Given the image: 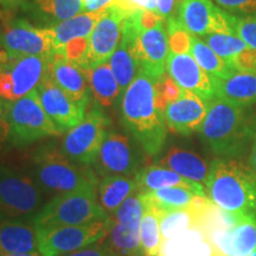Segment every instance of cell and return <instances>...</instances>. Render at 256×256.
Here are the masks:
<instances>
[{
    "label": "cell",
    "mask_w": 256,
    "mask_h": 256,
    "mask_svg": "<svg viewBox=\"0 0 256 256\" xmlns=\"http://www.w3.org/2000/svg\"><path fill=\"white\" fill-rule=\"evenodd\" d=\"M142 196V194H140ZM144 216L140 224V238L145 256H158L162 243L159 216L154 208L142 200Z\"/></svg>",
    "instance_id": "1f68e13d"
},
{
    "label": "cell",
    "mask_w": 256,
    "mask_h": 256,
    "mask_svg": "<svg viewBox=\"0 0 256 256\" xmlns=\"http://www.w3.org/2000/svg\"><path fill=\"white\" fill-rule=\"evenodd\" d=\"M214 2L229 14H256V0H214Z\"/></svg>",
    "instance_id": "f35d334b"
},
{
    "label": "cell",
    "mask_w": 256,
    "mask_h": 256,
    "mask_svg": "<svg viewBox=\"0 0 256 256\" xmlns=\"http://www.w3.org/2000/svg\"><path fill=\"white\" fill-rule=\"evenodd\" d=\"M50 58L43 56L11 58L0 50V98L12 102L36 90L48 75Z\"/></svg>",
    "instance_id": "30bf717a"
},
{
    "label": "cell",
    "mask_w": 256,
    "mask_h": 256,
    "mask_svg": "<svg viewBox=\"0 0 256 256\" xmlns=\"http://www.w3.org/2000/svg\"><path fill=\"white\" fill-rule=\"evenodd\" d=\"M110 121L98 106L90 108L84 119L63 136L60 151L72 162L90 166L98 158Z\"/></svg>",
    "instance_id": "9c48e42d"
},
{
    "label": "cell",
    "mask_w": 256,
    "mask_h": 256,
    "mask_svg": "<svg viewBox=\"0 0 256 256\" xmlns=\"http://www.w3.org/2000/svg\"><path fill=\"white\" fill-rule=\"evenodd\" d=\"M158 80L140 69L121 98L122 124L150 156H158L162 151L168 138L164 112L156 102Z\"/></svg>",
    "instance_id": "7a4b0ae2"
},
{
    "label": "cell",
    "mask_w": 256,
    "mask_h": 256,
    "mask_svg": "<svg viewBox=\"0 0 256 256\" xmlns=\"http://www.w3.org/2000/svg\"><path fill=\"white\" fill-rule=\"evenodd\" d=\"M28 2V0H0V11L2 14H8L10 11L23 8Z\"/></svg>",
    "instance_id": "f6af8a7d"
},
{
    "label": "cell",
    "mask_w": 256,
    "mask_h": 256,
    "mask_svg": "<svg viewBox=\"0 0 256 256\" xmlns=\"http://www.w3.org/2000/svg\"><path fill=\"white\" fill-rule=\"evenodd\" d=\"M110 66L122 95L140 72L139 62L133 54L130 38L124 32L119 46L110 56Z\"/></svg>",
    "instance_id": "83f0119b"
},
{
    "label": "cell",
    "mask_w": 256,
    "mask_h": 256,
    "mask_svg": "<svg viewBox=\"0 0 256 256\" xmlns=\"http://www.w3.org/2000/svg\"><path fill=\"white\" fill-rule=\"evenodd\" d=\"M100 14L101 12H95V14L83 12L50 26L55 34V55H58L72 42L89 40Z\"/></svg>",
    "instance_id": "4316f807"
},
{
    "label": "cell",
    "mask_w": 256,
    "mask_h": 256,
    "mask_svg": "<svg viewBox=\"0 0 256 256\" xmlns=\"http://www.w3.org/2000/svg\"><path fill=\"white\" fill-rule=\"evenodd\" d=\"M215 94L220 100L238 106L256 102V72L232 70L223 80H215Z\"/></svg>",
    "instance_id": "603a6c76"
},
{
    "label": "cell",
    "mask_w": 256,
    "mask_h": 256,
    "mask_svg": "<svg viewBox=\"0 0 256 256\" xmlns=\"http://www.w3.org/2000/svg\"><path fill=\"white\" fill-rule=\"evenodd\" d=\"M256 250V214L243 216L232 229L234 256H249Z\"/></svg>",
    "instance_id": "d6a6232c"
},
{
    "label": "cell",
    "mask_w": 256,
    "mask_h": 256,
    "mask_svg": "<svg viewBox=\"0 0 256 256\" xmlns=\"http://www.w3.org/2000/svg\"><path fill=\"white\" fill-rule=\"evenodd\" d=\"M140 194L144 202L154 208L158 216L168 211L188 209L194 196H197L196 192L184 188H168Z\"/></svg>",
    "instance_id": "f546056e"
},
{
    "label": "cell",
    "mask_w": 256,
    "mask_h": 256,
    "mask_svg": "<svg viewBox=\"0 0 256 256\" xmlns=\"http://www.w3.org/2000/svg\"><path fill=\"white\" fill-rule=\"evenodd\" d=\"M0 48L8 57H52L55 34L50 28H34L26 19H11L0 34Z\"/></svg>",
    "instance_id": "8fae6325"
},
{
    "label": "cell",
    "mask_w": 256,
    "mask_h": 256,
    "mask_svg": "<svg viewBox=\"0 0 256 256\" xmlns=\"http://www.w3.org/2000/svg\"><path fill=\"white\" fill-rule=\"evenodd\" d=\"M126 17V12L114 4L101 11L89 38L86 57L87 69L107 62L110 58L121 40L122 25Z\"/></svg>",
    "instance_id": "9a60e30c"
},
{
    "label": "cell",
    "mask_w": 256,
    "mask_h": 256,
    "mask_svg": "<svg viewBox=\"0 0 256 256\" xmlns=\"http://www.w3.org/2000/svg\"><path fill=\"white\" fill-rule=\"evenodd\" d=\"M107 234L106 220L82 226H55L37 230L38 250L42 256H66L98 243Z\"/></svg>",
    "instance_id": "7c38bea8"
},
{
    "label": "cell",
    "mask_w": 256,
    "mask_h": 256,
    "mask_svg": "<svg viewBox=\"0 0 256 256\" xmlns=\"http://www.w3.org/2000/svg\"><path fill=\"white\" fill-rule=\"evenodd\" d=\"M144 210L145 209H144L140 192L136 191L124 202L122 206L110 217L115 222L124 224V226L140 229V224H142V220L144 216Z\"/></svg>",
    "instance_id": "d590c367"
},
{
    "label": "cell",
    "mask_w": 256,
    "mask_h": 256,
    "mask_svg": "<svg viewBox=\"0 0 256 256\" xmlns=\"http://www.w3.org/2000/svg\"><path fill=\"white\" fill-rule=\"evenodd\" d=\"M234 32L252 50H256V14L238 16L230 14Z\"/></svg>",
    "instance_id": "74e56055"
},
{
    "label": "cell",
    "mask_w": 256,
    "mask_h": 256,
    "mask_svg": "<svg viewBox=\"0 0 256 256\" xmlns=\"http://www.w3.org/2000/svg\"><path fill=\"white\" fill-rule=\"evenodd\" d=\"M48 75L76 104L88 110L92 90L87 69L72 60L52 56L49 60Z\"/></svg>",
    "instance_id": "d6986e66"
},
{
    "label": "cell",
    "mask_w": 256,
    "mask_h": 256,
    "mask_svg": "<svg viewBox=\"0 0 256 256\" xmlns=\"http://www.w3.org/2000/svg\"><path fill=\"white\" fill-rule=\"evenodd\" d=\"M31 165L32 179L40 190L50 194H66L98 184V176L89 166L72 162L54 144L40 147L32 156Z\"/></svg>",
    "instance_id": "5b68a950"
},
{
    "label": "cell",
    "mask_w": 256,
    "mask_h": 256,
    "mask_svg": "<svg viewBox=\"0 0 256 256\" xmlns=\"http://www.w3.org/2000/svg\"><path fill=\"white\" fill-rule=\"evenodd\" d=\"M136 191V179L127 176H106L96 188V196L108 216L114 215L130 194Z\"/></svg>",
    "instance_id": "d4e9b609"
},
{
    "label": "cell",
    "mask_w": 256,
    "mask_h": 256,
    "mask_svg": "<svg viewBox=\"0 0 256 256\" xmlns=\"http://www.w3.org/2000/svg\"><path fill=\"white\" fill-rule=\"evenodd\" d=\"M204 42L226 62L228 66L244 50L248 49L247 44L236 34H211L204 36Z\"/></svg>",
    "instance_id": "836d02e7"
},
{
    "label": "cell",
    "mask_w": 256,
    "mask_h": 256,
    "mask_svg": "<svg viewBox=\"0 0 256 256\" xmlns=\"http://www.w3.org/2000/svg\"><path fill=\"white\" fill-rule=\"evenodd\" d=\"M114 5L119 6L127 14L139 11H150L156 14L158 0H115Z\"/></svg>",
    "instance_id": "ab89813d"
},
{
    "label": "cell",
    "mask_w": 256,
    "mask_h": 256,
    "mask_svg": "<svg viewBox=\"0 0 256 256\" xmlns=\"http://www.w3.org/2000/svg\"><path fill=\"white\" fill-rule=\"evenodd\" d=\"M88 80L92 96L102 107H110L121 95L110 63L104 62L88 69Z\"/></svg>",
    "instance_id": "f1b7e54d"
},
{
    "label": "cell",
    "mask_w": 256,
    "mask_h": 256,
    "mask_svg": "<svg viewBox=\"0 0 256 256\" xmlns=\"http://www.w3.org/2000/svg\"><path fill=\"white\" fill-rule=\"evenodd\" d=\"M107 212L102 209L96 196V188L57 194L42 208L34 222L37 230L55 226H82L96 220H107Z\"/></svg>",
    "instance_id": "8992f818"
},
{
    "label": "cell",
    "mask_w": 256,
    "mask_h": 256,
    "mask_svg": "<svg viewBox=\"0 0 256 256\" xmlns=\"http://www.w3.org/2000/svg\"><path fill=\"white\" fill-rule=\"evenodd\" d=\"M115 0H82V8L84 14H95L101 12L108 6L113 5Z\"/></svg>",
    "instance_id": "b9f144b4"
},
{
    "label": "cell",
    "mask_w": 256,
    "mask_h": 256,
    "mask_svg": "<svg viewBox=\"0 0 256 256\" xmlns=\"http://www.w3.org/2000/svg\"><path fill=\"white\" fill-rule=\"evenodd\" d=\"M34 92L46 113L63 132L78 126L87 114V110L76 104L49 75L44 78Z\"/></svg>",
    "instance_id": "2e32d148"
},
{
    "label": "cell",
    "mask_w": 256,
    "mask_h": 256,
    "mask_svg": "<svg viewBox=\"0 0 256 256\" xmlns=\"http://www.w3.org/2000/svg\"><path fill=\"white\" fill-rule=\"evenodd\" d=\"M180 2L182 0H158L156 14L166 20L168 17L174 14V10L178 8Z\"/></svg>",
    "instance_id": "7bdbcfd3"
},
{
    "label": "cell",
    "mask_w": 256,
    "mask_h": 256,
    "mask_svg": "<svg viewBox=\"0 0 256 256\" xmlns=\"http://www.w3.org/2000/svg\"><path fill=\"white\" fill-rule=\"evenodd\" d=\"M179 23L191 36L204 37L211 34H235L230 14L212 0H183L177 8Z\"/></svg>",
    "instance_id": "5bb4252c"
},
{
    "label": "cell",
    "mask_w": 256,
    "mask_h": 256,
    "mask_svg": "<svg viewBox=\"0 0 256 256\" xmlns=\"http://www.w3.org/2000/svg\"><path fill=\"white\" fill-rule=\"evenodd\" d=\"M66 256H112V254L104 247L98 244L96 247L80 249V250L70 252Z\"/></svg>",
    "instance_id": "ee69618b"
},
{
    "label": "cell",
    "mask_w": 256,
    "mask_h": 256,
    "mask_svg": "<svg viewBox=\"0 0 256 256\" xmlns=\"http://www.w3.org/2000/svg\"><path fill=\"white\" fill-rule=\"evenodd\" d=\"M2 256H42V254L38 252H25V254H10V255H2Z\"/></svg>",
    "instance_id": "7dc6e473"
},
{
    "label": "cell",
    "mask_w": 256,
    "mask_h": 256,
    "mask_svg": "<svg viewBox=\"0 0 256 256\" xmlns=\"http://www.w3.org/2000/svg\"><path fill=\"white\" fill-rule=\"evenodd\" d=\"M209 102L194 92L182 90L180 95L166 104L164 110L168 130L183 136L200 132L206 116Z\"/></svg>",
    "instance_id": "e0dca14e"
},
{
    "label": "cell",
    "mask_w": 256,
    "mask_h": 256,
    "mask_svg": "<svg viewBox=\"0 0 256 256\" xmlns=\"http://www.w3.org/2000/svg\"><path fill=\"white\" fill-rule=\"evenodd\" d=\"M8 101L0 98V150L8 140L10 124H8Z\"/></svg>",
    "instance_id": "60d3db41"
},
{
    "label": "cell",
    "mask_w": 256,
    "mask_h": 256,
    "mask_svg": "<svg viewBox=\"0 0 256 256\" xmlns=\"http://www.w3.org/2000/svg\"><path fill=\"white\" fill-rule=\"evenodd\" d=\"M206 192L224 211L241 216L256 214V174L241 159L217 156L210 165Z\"/></svg>",
    "instance_id": "3957f363"
},
{
    "label": "cell",
    "mask_w": 256,
    "mask_h": 256,
    "mask_svg": "<svg viewBox=\"0 0 256 256\" xmlns=\"http://www.w3.org/2000/svg\"><path fill=\"white\" fill-rule=\"evenodd\" d=\"M122 32L130 38L140 69L156 78H162L166 72L170 54L165 19L156 12H134L124 18Z\"/></svg>",
    "instance_id": "277c9868"
},
{
    "label": "cell",
    "mask_w": 256,
    "mask_h": 256,
    "mask_svg": "<svg viewBox=\"0 0 256 256\" xmlns=\"http://www.w3.org/2000/svg\"><path fill=\"white\" fill-rule=\"evenodd\" d=\"M202 142L218 158L242 159L256 138L254 106H238L212 98L200 130Z\"/></svg>",
    "instance_id": "6da1fadb"
},
{
    "label": "cell",
    "mask_w": 256,
    "mask_h": 256,
    "mask_svg": "<svg viewBox=\"0 0 256 256\" xmlns=\"http://www.w3.org/2000/svg\"><path fill=\"white\" fill-rule=\"evenodd\" d=\"M8 142L19 148L32 145L38 140L57 136L63 132L43 110L34 90L17 101H8Z\"/></svg>",
    "instance_id": "52a82bcc"
},
{
    "label": "cell",
    "mask_w": 256,
    "mask_h": 256,
    "mask_svg": "<svg viewBox=\"0 0 256 256\" xmlns=\"http://www.w3.org/2000/svg\"><path fill=\"white\" fill-rule=\"evenodd\" d=\"M42 204L40 188L30 176L0 166V218L32 222Z\"/></svg>",
    "instance_id": "ba28073f"
},
{
    "label": "cell",
    "mask_w": 256,
    "mask_h": 256,
    "mask_svg": "<svg viewBox=\"0 0 256 256\" xmlns=\"http://www.w3.org/2000/svg\"><path fill=\"white\" fill-rule=\"evenodd\" d=\"M160 230L164 240L174 238L182 235L196 226L194 212L190 209L174 210L159 215Z\"/></svg>",
    "instance_id": "e575fe53"
},
{
    "label": "cell",
    "mask_w": 256,
    "mask_h": 256,
    "mask_svg": "<svg viewBox=\"0 0 256 256\" xmlns=\"http://www.w3.org/2000/svg\"><path fill=\"white\" fill-rule=\"evenodd\" d=\"M38 252L34 222L0 218V256Z\"/></svg>",
    "instance_id": "44dd1931"
},
{
    "label": "cell",
    "mask_w": 256,
    "mask_h": 256,
    "mask_svg": "<svg viewBox=\"0 0 256 256\" xmlns=\"http://www.w3.org/2000/svg\"><path fill=\"white\" fill-rule=\"evenodd\" d=\"M166 72L182 90L194 92L206 101L216 98L215 80L198 66L188 52L170 51Z\"/></svg>",
    "instance_id": "ac0fdd59"
},
{
    "label": "cell",
    "mask_w": 256,
    "mask_h": 256,
    "mask_svg": "<svg viewBox=\"0 0 256 256\" xmlns=\"http://www.w3.org/2000/svg\"><path fill=\"white\" fill-rule=\"evenodd\" d=\"M159 165L165 166L188 180L194 183H206L210 166L198 153L180 146H171L162 158Z\"/></svg>",
    "instance_id": "7402d4cb"
},
{
    "label": "cell",
    "mask_w": 256,
    "mask_h": 256,
    "mask_svg": "<svg viewBox=\"0 0 256 256\" xmlns=\"http://www.w3.org/2000/svg\"><path fill=\"white\" fill-rule=\"evenodd\" d=\"M249 256H256V250H254V252H252V254H250V255H249Z\"/></svg>",
    "instance_id": "c3c4849f"
},
{
    "label": "cell",
    "mask_w": 256,
    "mask_h": 256,
    "mask_svg": "<svg viewBox=\"0 0 256 256\" xmlns=\"http://www.w3.org/2000/svg\"><path fill=\"white\" fill-rule=\"evenodd\" d=\"M190 55L204 72L214 80H223L230 75L232 69L208 44L196 36L191 37Z\"/></svg>",
    "instance_id": "4dcf8cb0"
},
{
    "label": "cell",
    "mask_w": 256,
    "mask_h": 256,
    "mask_svg": "<svg viewBox=\"0 0 256 256\" xmlns=\"http://www.w3.org/2000/svg\"><path fill=\"white\" fill-rule=\"evenodd\" d=\"M249 166L252 170V172L256 174V138L252 142V146L250 148V152H249Z\"/></svg>",
    "instance_id": "bcb514c9"
},
{
    "label": "cell",
    "mask_w": 256,
    "mask_h": 256,
    "mask_svg": "<svg viewBox=\"0 0 256 256\" xmlns=\"http://www.w3.org/2000/svg\"><path fill=\"white\" fill-rule=\"evenodd\" d=\"M139 144L124 134L108 132L94 165L100 176H136L144 166Z\"/></svg>",
    "instance_id": "4fadbf2b"
},
{
    "label": "cell",
    "mask_w": 256,
    "mask_h": 256,
    "mask_svg": "<svg viewBox=\"0 0 256 256\" xmlns=\"http://www.w3.org/2000/svg\"><path fill=\"white\" fill-rule=\"evenodd\" d=\"M23 8L48 24L46 28L83 14L82 0H28Z\"/></svg>",
    "instance_id": "484cf974"
},
{
    "label": "cell",
    "mask_w": 256,
    "mask_h": 256,
    "mask_svg": "<svg viewBox=\"0 0 256 256\" xmlns=\"http://www.w3.org/2000/svg\"><path fill=\"white\" fill-rule=\"evenodd\" d=\"M107 234L100 244L110 252L112 256H145L142 247L140 229L124 226L112 218L106 220Z\"/></svg>",
    "instance_id": "cb8c5ba5"
},
{
    "label": "cell",
    "mask_w": 256,
    "mask_h": 256,
    "mask_svg": "<svg viewBox=\"0 0 256 256\" xmlns=\"http://www.w3.org/2000/svg\"><path fill=\"white\" fill-rule=\"evenodd\" d=\"M166 26H168L170 51L178 54L188 52L192 36L182 26L177 16L174 14L166 19Z\"/></svg>",
    "instance_id": "8d00e7d4"
},
{
    "label": "cell",
    "mask_w": 256,
    "mask_h": 256,
    "mask_svg": "<svg viewBox=\"0 0 256 256\" xmlns=\"http://www.w3.org/2000/svg\"><path fill=\"white\" fill-rule=\"evenodd\" d=\"M134 179L136 183V191H139L140 194H147V192L168 188H184L196 192L200 196H206V188L203 185L188 180L172 170L159 164L144 166L134 176Z\"/></svg>",
    "instance_id": "ffe728a7"
}]
</instances>
